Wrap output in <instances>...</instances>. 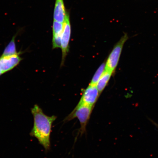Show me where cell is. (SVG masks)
I'll return each mask as SVG.
<instances>
[{"label": "cell", "mask_w": 158, "mask_h": 158, "mask_svg": "<svg viewBox=\"0 0 158 158\" xmlns=\"http://www.w3.org/2000/svg\"><path fill=\"white\" fill-rule=\"evenodd\" d=\"M31 111L34 118V124L30 135L36 138L45 151H48L51 147L50 135L52 124L56 117L54 115H46L36 104L31 108Z\"/></svg>", "instance_id": "obj_1"}, {"label": "cell", "mask_w": 158, "mask_h": 158, "mask_svg": "<svg viewBox=\"0 0 158 158\" xmlns=\"http://www.w3.org/2000/svg\"><path fill=\"white\" fill-rule=\"evenodd\" d=\"M94 106L85 104H78L72 112L67 116L64 121L65 122L77 118L81 125L80 132L82 134L86 131V128Z\"/></svg>", "instance_id": "obj_2"}, {"label": "cell", "mask_w": 158, "mask_h": 158, "mask_svg": "<svg viewBox=\"0 0 158 158\" xmlns=\"http://www.w3.org/2000/svg\"><path fill=\"white\" fill-rule=\"evenodd\" d=\"M128 39V35L124 34L114 46L106 63V70L113 73L118 66L124 43Z\"/></svg>", "instance_id": "obj_3"}, {"label": "cell", "mask_w": 158, "mask_h": 158, "mask_svg": "<svg viewBox=\"0 0 158 158\" xmlns=\"http://www.w3.org/2000/svg\"><path fill=\"white\" fill-rule=\"evenodd\" d=\"M22 53L20 51L16 55L0 57V76L12 70L19 64L23 59L20 56Z\"/></svg>", "instance_id": "obj_4"}, {"label": "cell", "mask_w": 158, "mask_h": 158, "mask_svg": "<svg viewBox=\"0 0 158 158\" xmlns=\"http://www.w3.org/2000/svg\"><path fill=\"white\" fill-rule=\"evenodd\" d=\"M96 85H89L84 91L78 104H85L94 106L100 96Z\"/></svg>", "instance_id": "obj_5"}, {"label": "cell", "mask_w": 158, "mask_h": 158, "mask_svg": "<svg viewBox=\"0 0 158 158\" xmlns=\"http://www.w3.org/2000/svg\"><path fill=\"white\" fill-rule=\"evenodd\" d=\"M71 33V27L70 18L68 13H67L66 19L64 23V29L61 36V46L62 54V62H64V59L68 52L69 48V43L70 41Z\"/></svg>", "instance_id": "obj_6"}, {"label": "cell", "mask_w": 158, "mask_h": 158, "mask_svg": "<svg viewBox=\"0 0 158 158\" xmlns=\"http://www.w3.org/2000/svg\"><path fill=\"white\" fill-rule=\"evenodd\" d=\"M66 15L64 0H56L54 13V21L64 23Z\"/></svg>", "instance_id": "obj_7"}, {"label": "cell", "mask_w": 158, "mask_h": 158, "mask_svg": "<svg viewBox=\"0 0 158 158\" xmlns=\"http://www.w3.org/2000/svg\"><path fill=\"white\" fill-rule=\"evenodd\" d=\"M112 74V73L106 70L105 69L103 74L98 81L96 86L100 94L103 91L107 85Z\"/></svg>", "instance_id": "obj_8"}, {"label": "cell", "mask_w": 158, "mask_h": 158, "mask_svg": "<svg viewBox=\"0 0 158 158\" xmlns=\"http://www.w3.org/2000/svg\"><path fill=\"white\" fill-rule=\"evenodd\" d=\"M16 35H14L10 41L9 44L6 47L1 56H9L18 54L17 52L15 43V39Z\"/></svg>", "instance_id": "obj_9"}, {"label": "cell", "mask_w": 158, "mask_h": 158, "mask_svg": "<svg viewBox=\"0 0 158 158\" xmlns=\"http://www.w3.org/2000/svg\"><path fill=\"white\" fill-rule=\"evenodd\" d=\"M105 68L106 64L105 63H103L99 67L95 73L90 85H96L98 81L99 80L101 77L102 76L105 70Z\"/></svg>", "instance_id": "obj_10"}, {"label": "cell", "mask_w": 158, "mask_h": 158, "mask_svg": "<svg viewBox=\"0 0 158 158\" xmlns=\"http://www.w3.org/2000/svg\"><path fill=\"white\" fill-rule=\"evenodd\" d=\"M64 29V23L54 21L52 27L53 35H61Z\"/></svg>", "instance_id": "obj_11"}, {"label": "cell", "mask_w": 158, "mask_h": 158, "mask_svg": "<svg viewBox=\"0 0 158 158\" xmlns=\"http://www.w3.org/2000/svg\"><path fill=\"white\" fill-rule=\"evenodd\" d=\"M61 35H53L52 46L53 48H61Z\"/></svg>", "instance_id": "obj_12"}, {"label": "cell", "mask_w": 158, "mask_h": 158, "mask_svg": "<svg viewBox=\"0 0 158 158\" xmlns=\"http://www.w3.org/2000/svg\"><path fill=\"white\" fill-rule=\"evenodd\" d=\"M149 120H150V121H151L152 123H153L154 125H155L156 126V127L158 128V124H157L156 123V122H155L153 121V120H152L151 119H149Z\"/></svg>", "instance_id": "obj_13"}]
</instances>
